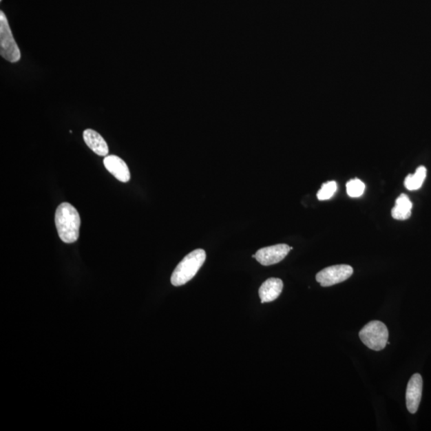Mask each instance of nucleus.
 Wrapping results in <instances>:
<instances>
[{
	"instance_id": "14",
	"label": "nucleus",
	"mask_w": 431,
	"mask_h": 431,
	"mask_svg": "<svg viewBox=\"0 0 431 431\" xmlns=\"http://www.w3.org/2000/svg\"><path fill=\"white\" fill-rule=\"evenodd\" d=\"M337 190V184L335 182H328L322 185L317 193V198L319 200H328L333 196Z\"/></svg>"
},
{
	"instance_id": "10",
	"label": "nucleus",
	"mask_w": 431,
	"mask_h": 431,
	"mask_svg": "<svg viewBox=\"0 0 431 431\" xmlns=\"http://www.w3.org/2000/svg\"><path fill=\"white\" fill-rule=\"evenodd\" d=\"M85 143L93 152L99 156L107 157L109 153L107 143L104 138L95 130L87 129L83 133Z\"/></svg>"
},
{
	"instance_id": "4",
	"label": "nucleus",
	"mask_w": 431,
	"mask_h": 431,
	"mask_svg": "<svg viewBox=\"0 0 431 431\" xmlns=\"http://www.w3.org/2000/svg\"><path fill=\"white\" fill-rule=\"evenodd\" d=\"M0 54L7 61L12 63L19 62L21 59V52L3 12H0Z\"/></svg>"
},
{
	"instance_id": "5",
	"label": "nucleus",
	"mask_w": 431,
	"mask_h": 431,
	"mask_svg": "<svg viewBox=\"0 0 431 431\" xmlns=\"http://www.w3.org/2000/svg\"><path fill=\"white\" fill-rule=\"evenodd\" d=\"M353 274L352 266L348 264H338L320 271L315 279L322 287H330L345 282L352 277Z\"/></svg>"
},
{
	"instance_id": "1",
	"label": "nucleus",
	"mask_w": 431,
	"mask_h": 431,
	"mask_svg": "<svg viewBox=\"0 0 431 431\" xmlns=\"http://www.w3.org/2000/svg\"><path fill=\"white\" fill-rule=\"evenodd\" d=\"M55 225L59 237L64 243L72 244L78 239L81 219L72 204L63 202L55 212Z\"/></svg>"
},
{
	"instance_id": "11",
	"label": "nucleus",
	"mask_w": 431,
	"mask_h": 431,
	"mask_svg": "<svg viewBox=\"0 0 431 431\" xmlns=\"http://www.w3.org/2000/svg\"><path fill=\"white\" fill-rule=\"evenodd\" d=\"M412 202L406 194H401L396 200L395 207L392 210L393 218L399 220H405L412 215Z\"/></svg>"
},
{
	"instance_id": "6",
	"label": "nucleus",
	"mask_w": 431,
	"mask_h": 431,
	"mask_svg": "<svg viewBox=\"0 0 431 431\" xmlns=\"http://www.w3.org/2000/svg\"><path fill=\"white\" fill-rule=\"evenodd\" d=\"M291 249L293 248L289 247L288 244H275L258 250L257 253L253 255V257L255 258L264 266H269V265L282 262L287 257Z\"/></svg>"
},
{
	"instance_id": "8",
	"label": "nucleus",
	"mask_w": 431,
	"mask_h": 431,
	"mask_svg": "<svg viewBox=\"0 0 431 431\" xmlns=\"http://www.w3.org/2000/svg\"><path fill=\"white\" fill-rule=\"evenodd\" d=\"M105 167L120 182L126 183L130 179L129 169L122 158L115 155H109L104 158Z\"/></svg>"
},
{
	"instance_id": "13",
	"label": "nucleus",
	"mask_w": 431,
	"mask_h": 431,
	"mask_svg": "<svg viewBox=\"0 0 431 431\" xmlns=\"http://www.w3.org/2000/svg\"><path fill=\"white\" fill-rule=\"evenodd\" d=\"M365 190V185L359 179L349 180L347 183V193L350 198L362 196Z\"/></svg>"
},
{
	"instance_id": "9",
	"label": "nucleus",
	"mask_w": 431,
	"mask_h": 431,
	"mask_svg": "<svg viewBox=\"0 0 431 431\" xmlns=\"http://www.w3.org/2000/svg\"><path fill=\"white\" fill-rule=\"evenodd\" d=\"M284 284L278 278H270L264 282L259 289V295L262 303L273 302L282 294Z\"/></svg>"
},
{
	"instance_id": "7",
	"label": "nucleus",
	"mask_w": 431,
	"mask_h": 431,
	"mask_svg": "<svg viewBox=\"0 0 431 431\" xmlns=\"http://www.w3.org/2000/svg\"><path fill=\"white\" fill-rule=\"evenodd\" d=\"M423 393V378L419 374H414L410 378L406 392V402L410 414H415L419 407Z\"/></svg>"
},
{
	"instance_id": "3",
	"label": "nucleus",
	"mask_w": 431,
	"mask_h": 431,
	"mask_svg": "<svg viewBox=\"0 0 431 431\" xmlns=\"http://www.w3.org/2000/svg\"><path fill=\"white\" fill-rule=\"evenodd\" d=\"M359 335L361 341L368 348L379 352L388 344L389 332L383 322L373 320L364 326Z\"/></svg>"
},
{
	"instance_id": "2",
	"label": "nucleus",
	"mask_w": 431,
	"mask_h": 431,
	"mask_svg": "<svg viewBox=\"0 0 431 431\" xmlns=\"http://www.w3.org/2000/svg\"><path fill=\"white\" fill-rule=\"evenodd\" d=\"M207 259L203 249H196L189 253L174 271L171 283L174 286H182L191 280L202 268Z\"/></svg>"
},
{
	"instance_id": "12",
	"label": "nucleus",
	"mask_w": 431,
	"mask_h": 431,
	"mask_svg": "<svg viewBox=\"0 0 431 431\" xmlns=\"http://www.w3.org/2000/svg\"><path fill=\"white\" fill-rule=\"evenodd\" d=\"M427 169L425 167H419L414 174H409L405 179V187L409 190H417L422 187L425 177H427Z\"/></svg>"
}]
</instances>
